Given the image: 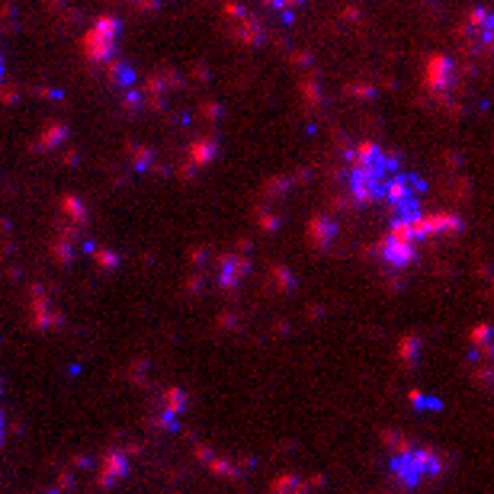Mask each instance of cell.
<instances>
[{
    "label": "cell",
    "mask_w": 494,
    "mask_h": 494,
    "mask_svg": "<svg viewBox=\"0 0 494 494\" xmlns=\"http://www.w3.org/2000/svg\"><path fill=\"white\" fill-rule=\"evenodd\" d=\"M401 170L404 164L395 154L376 145H363L353 158V167H350V193L360 202H382Z\"/></svg>",
    "instance_id": "obj_1"
},
{
    "label": "cell",
    "mask_w": 494,
    "mask_h": 494,
    "mask_svg": "<svg viewBox=\"0 0 494 494\" xmlns=\"http://www.w3.org/2000/svg\"><path fill=\"white\" fill-rule=\"evenodd\" d=\"M443 469H446V459L437 449H430V446H414V443L398 446V449L392 452V459H389L392 478H395L404 491L418 488L424 478L440 475Z\"/></svg>",
    "instance_id": "obj_2"
},
{
    "label": "cell",
    "mask_w": 494,
    "mask_h": 494,
    "mask_svg": "<svg viewBox=\"0 0 494 494\" xmlns=\"http://www.w3.org/2000/svg\"><path fill=\"white\" fill-rule=\"evenodd\" d=\"M129 475V459H126V452H106V459H103V472H100V485L103 488H112L119 485V481Z\"/></svg>",
    "instance_id": "obj_3"
},
{
    "label": "cell",
    "mask_w": 494,
    "mask_h": 494,
    "mask_svg": "<svg viewBox=\"0 0 494 494\" xmlns=\"http://www.w3.org/2000/svg\"><path fill=\"white\" fill-rule=\"evenodd\" d=\"M411 401L418 404V408H433V411L440 408V401H437V398H424V395H418V392H414V395H411Z\"/></svg>",
    "instance_id": "obj_4"
},
{
    "label": "cell",
    "mask_w": 494,
    "mask_h": 494,
    "mask_svg": "<svg viewBox=\"0 0 494 494\" xmlns=\"http://www.w3.org/2000/svg\"><path fill=\"white\" fill-rule=\"evenodd\" d=\"M0 443H4V427H0Z\"/></svg>",
    "instance_id": "obj_5"
},
{
    "label": "cell",
    "mask_w": 494,
    "mask_h": 494,
    "mask_svg": "<svg viewBox=\"0 0 494 494\" xmlns=\"http://www.w3.org/2000/svg\"><path fill=\"white\" fill-rule=\"evenodd\" d=\"M293 494H308V491H293Z\"/></svg>",
    "instance_id": "obj_6"
}]
</instances>
